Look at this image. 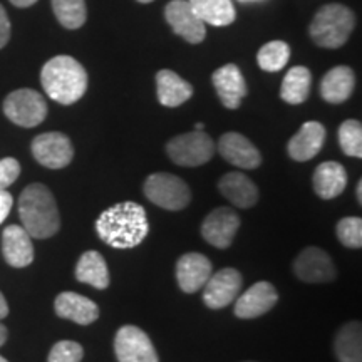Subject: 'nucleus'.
<instances>
[{
	"mask_svg": "<svg viewBox=\"0 0 362 362\" xmlns=\"http://www.w3.org/2000/svg\"><path fill=\"white\" fill-rule=\"evenodd\" d=\"M339 242L349 248L362 247V220L359 216H347L342 218L336 226Z\"/></svg>",
	"mask_w": 362,
	"mask_h": 362,
	"instance_id": "obj_32",
	"label": "nucleus"
},
{
	"mask_svg": "<svg viewBox=\"0 0 362 362\" xmlns=\"http://www.w3.org/2000/svg\"><path fill=\"white\" fill-rule=\"evenodd\" d=\"M21 165L16 158H4L0 160V189H7L19 178Z\"/></svg>",
	"mask_w": 362,
	"mask_h": 362,
	"instance_id": "obj_34",
	"label": "nucleus"
},
{
	"mask_svg": "<svg viewBox=\"0 0 362 362\" xmlns=\"http://www.w3.org/2000/svg\"><path fill=\"white\" fill-rule=\"evenodd\" d=\"M356 25V17L349 7L342 4L324 6L310 24V37L317 45L337 49L347 42Z\"/></svg>",
	"mask_w": 362,
	"mask_h": 362,
	"instance_id": "obj_4",
	"label": "nucleus"
},
{
	"mask_svg": "<svg viewBox=\"0 0 362 362\" xmlns=\"http://www.w3.org/2000/svg\"><path fill=\"white\" fill-rule=\"evenodd\" d=\"M139 4H149V2H153V0H138Z\"/></svg>",
	"mask_w": 362,
	"mask_h": 362,
	"instance_id": "obj_42",
	"label": "nucleus"
},
{
	"mask_svg": "<svg viewBox=\"0 0 362 362\" xmlns=\"http://www.w3.org/2000/svg\"><path fill=\"white\" fill-rule=\"evenodd\" d=\"M156 86H158V99L163 106L176 107L187 103L193 96L192 84L181 79L178 74L170 69H163L156 74Z\"/></svg>",
	"mask_w": 362,
	"mask_h": 362,
	"instance_id": "obj_24",
	"label": "nucleus"
},
{
	"mask_svg": "<svg viewBox=\"0 0 362 362\" xmlns=\"http://www.w3.org/2000/svg\"><path fill=\"white\" fill-rule=\"evenodd\" d=\"M356 86V76L351 67L337 66L324 76L320 94L330 104H341L351 98Z\"/></svg>",
	"mask_w": 362,
	"mask_h": 362,
	"instance_id": "obj_23",
	"label": "nucleus"
},
{
	"mask_svg": "<svg viewBox=\"0 0 362 362\" xmlns=\"http://www.w3.org/2000/svg\"><path fill=\"white\" fill-rule=\"evenodd\" d=\"M33 155L39 165L51 170L66 168L74 158L71 139L62 133H44L35 136L33 141Z\"/></svg>",
	"mask_w": 362,
	"mask_h": 362,
	"instance_id": "obj_9",
	"label": "nucleus"
},
{
	"mask_svg": "<svg viewBox=\"0 0 362 362\" xmlns=\"http://www.w3.org/2000/svg\"><path fill=\"white\" fill-rule=\"evenodd\" d=\"M347 187L346 168L337 161H325L314 173V189L322 200H332Z\"/></svg>",
	"mask_w": 362,
	"mask_h": 362,
	"instance_id": "obj_22",
	"label": "nucleus"
},
{
	"mask_svg": "<svg viewBox=\"0 0 362 362\" xmlns=\"http://www.w3.org/2000/svg\"><path fill=\"white\" fill-rule=\"evenodd\" d=\"M334 351L339 362H362L361 322H349L339 329Z\"/></svg>",
	"mask_w": 362,
	"mask_h": 362,
	"instance_id": "obj_27",
	"label": "nucleus"
},
{
	"mask_svg": "<svg viewBox=\"0 0 362 362\" xmlns=\"http://www.w3.org/2000/svg\"><path fill=\"white\" fill-rule=\"evenodd\" d=\"M188 2L205 24L225 27L237 19L232 0H188Z\"/></svg>",
	"mask_w": 362,
	"mask_h": 362,
	"instance_id": "obj_26",
	"label": "nucleus"
},
{
	"mask_svg": "<svg viewBox=\"0 0 362 362\" xmlns=\"http://www.w3.org/2000/svg\"><path fill=\"white\" fill-rule=\"evenodd\" d=\"M76 279L79 282L93 285L94 288L104 291L110 285V270H107L106 260L101 253L96 250L84 252L76 265Z\"/></svg>",
	"mask_w": 362,
	"mask_h": 362,
	"instance_id": "obj_25",
	"label": "nucleus"
},
{
	"mask_svg": "<svg viewBox=\"0 0 362 362\" xmlns=\"http://www.w3.org/2000/svg\"><path fill=\"white\" fill-rule=\"evenodd\" d=\"M11 39V21H8L6 8L0 6V49L6 47Z\"/></svg>",
	"mask_w": 362,
	"mask_h": 362,
	"instance_id": "obj_35",
	"label": "nucleus"
},
{
	"mask_svg": "<svg viewBox=\"0 0 362 362\" xmlns=\"http://www.w3.org/2000/svg\"><path fill=\"white\" fill-rule=\"evenodd\" d=\"M165 17L173 27L175 34L189 44H200L205 39L206 24L193 11L188 0H171L165 8Z\"/></svg>",
	"mask_w": 362,
	"mask_h": 362,
	"instance_id": "obj_12",
	"label": "nucleus"
},
{
	"mask_svg": "<svg viewBox=\"0 0 362 362\" xmlns=\"http://www.w3.org/2000/svg\"><path fill=\"white\" fill-rule=\"evenodd\" d=\"M13 205L12 194L6 192V189H0V223H4V220L7 218L11 214Z\"/></svg>",
	"mask_w": 362,
	"mask_h": 362,
	"instance_id": "obj_36",
	"label": "nucleus"
},
{
	"mask_svg": "<svg viewBox=\"0 0 362 362\" xmlns=\"http://www.w3.org/2000/svg\"><path fill=\"white\" fill-rule=\"evenodd\" d=\"M214 86L218 94L220 101L223 103L225 107L228 110H237L242 104L243 98L247 96L248 89L245 78H243L242 71L235 64H226L220 69H216L211 76Z\"/></svg>",
	"mask_w": 362,
	"mask_h": 362,
	"instance_id": "obj_17",
	"label": "nucleus"
},
{
	"mask_svg": "<svg viewBox=\"0 0 362 362\" xmlns=\"http://www.w3.org/2000/svg\"><path fill=\"white\" fill-rule=\"evenodd\" d=\"M242 2H245V0H242Z\"/></svg>",
	"mask_w": 362,
	"mask_h": 362,
	"instance_id": "obj_44",
	"label": "nucleus"
},
{
	"mask_svg": "<svg viewBox=\"0 0 362 362\" xmlns=\"http://www.w3.org/2000/svg\"><path fill=\"white\" fill-rule=\"evenodd\" d=\"M37 2V0H11L12 6L16 7H21V8H25V7H30L34 6V4Z\"/></svg>",
	"mask_w": 362,
	"mask_h": 362,
	"instance_id": "obj_38",
	"label": "nucleus"
},
{
	"mask_svg": "<svg viewBox=\"0 0 362 362\" xmlns=\"http://www.w3.org/2000/svg\"><path fill=\"white\" fill-rule=\"evenodd\" d=\"M115 352L119 362H160L151 339L136 325H123L117 330Z\"/></svg>",
	"mask_w": 362,
	"mask_h": 362,
	"instance_id": "obj_8",
	"label": "nucleus"
},
{
	"mask_svg": "<svg viewBox=\"0 0 362 362\" xmlns=\"http://www.w3.org/2000/svg\"><path fill=\"white\" fill-rule=\"evenodd\" d=\"M84 356L83 346L74 341H61L54 344L47 362H81Z\"/></svg>",
	"mask_w": 362,
	"mask_h": 362,
	"instance_id": "obj_33",
	"label": "nucleus"
},
{
	"mask_svg": "<svg viewBox=\"0 0 362 362\" xmlns=\"http://www.w3.org/2000/svg\"><path fill=\"white\" fill-rule=\"evenodd\" d=\"M293 272L302 282L307 284L332 282L337 275L332 259L317 247H307L298 253L293 260Z\"/></svg>",
	"mask_w": 362,
	"mask_h": 362,
	"instance_id": "obj_11",
	"label": "nucleus"
},
{
	"mask_svg": "<svg viewBox=\"0 0 362 362\" xmlns=\"http://www.w3.org/2000/svg\"><path fill=\"white\" fill-rule=\"evenodd\" d=\"M52 11L66 29H79L84 25L88 11L84 0H52Z\"/></svg>",
	"mask_w": 362,
	"mask_h": 362,
	"instance_id": "obj_29",
	"label": "nucleus"
},
{
	"mask_svg": "<svg viewBox=\"0 0 362 362\" xmlns=\"http://www.w3.org/2000/svg\"><path fill=\"white\" fill-rule=\"evenodd\" d=\"M0 362H8V361L6 359V357H2V356H0Z\"/></svg>",
	"mask_w": 362,
	"mask_h": 362,
	"instance_id": "obj_43",
	"label": "nucleus"
},
{
	"mask_svg": "<svg viewBox=\"0 0 362 362\" xmlns=\"http://www.w3.org/2000/svg\"><path fill=\"white\" fill-rule=\"evenodd\" d=\"M211 275V262L203 253H185L176 262V280L180 288L187 293H194Z\"/></svg>",
	"mask_w": 362,
	"mask_h": 362,
	"instance_id": "obj_15",
	"label": "nucleus"
},
{
	"mask_svg": "<svg viewBox=\"0 0 362 362\" xmlns=\"http://www.w3.org/2000/svg\"><path fill=\"white\" fill-rule=\"evenodd\" d=\"M96 232L104 243L115 248H134L148 237L146 211L134 202L116 203L96 220Z\"/></svg>",
	"mask_w": 362,
	"mask_h": 362,
	"instance_id": "obj_1",
	"label": "nucleus"
},
{
	"mask_svg": "<svg viewBox=\"0 0 362 362\" xmlns=\"http://www.w3.org/2000/svg\"><path fill=\"white\" fill-rule=\"evenodd\" d=\"M4 112L13 124L22 128H35L47 116V103L37 90L17 89L4 101Z\"/></svg>",
	"mask_w": 362,
	"mask_h": 362,
	"instance_id": "obj_6",
	"label": "nucleus"
},
{
	"mask_svg": "<svg viewBox=\"0 0 362 362\" xmlns=\"http://www.w3.org/2000/svg\"><path fill=\"white\" fill-rule=\"evenodd\" d=\"M339 144L347 156L362 158V126L359 121H344L339 128Z\"/></svg>",
	"mask_w": 362,
	"mask_h": 362,
	"instance_id": "obj_31",
	"label": "nucleus"
},
{
	"mask_svg": "<svg viewBox=\"0 0 362 362\" xmlns=\"http://www.w3.org/2000/svg\"><path fill=\"white\" fill-rule=\"evenodd\" d=\"M240 228V216L232 208H216L203 220L202 235L210 245L216 248H228Z\"/></svg>",
	"mask_w": 362,
	"mask_h": 362,
	"instance_id": "obj_13",
	"label": "nucleus"
},
{
	"mask_svg": "<svg viewBox=\"0 0 362 362\" xmlns=\"http://www.w3.org/2000/svg\"><path fill=\"white\" fill-rule=\"evenodd\" d=\"M144 197L155 205L170 211H178L188 206L192 192L188 185L176 175L155 173L144 181Z\"/></svg>",
	"mask_w": 362,
	"mask_h": 362,
	"instance_id": "obj_5",
	"label": "nucleus"
},
{
	"mask_svg": "<svg viewBox=\"0 0 362 362\" xmlns=\"http://www.w3.org/2000/svg\"><path fill=\"white\" fill-rule=\"evenodd\" d=\"M54 309L61 319L72 320L79 325H89L99 317V307L88 297L76 292H62L56 297Z\"/></svg>",
	"mask_w": 362,
	"mask_h": 362,
	"instance_id": "obj_20",
	"label": "nucleus"
},
{
	"mask_svg": "<svg viewBox=\"0 0 362 362\" xmlns=\"http://www.w3.org/2000/svg\"><path fill=\"white\" fill-rule=\"evenodd\" d=\"M19 216L22 226L33 238H51L61 228L56 198L42 183L29 185L21 193Z\"/></svg>",
	"mask_w": 362,
	"mask_h": 362,
	"instance_id": "obj_2",
	"label": "nucleus"
},
{
	"mask_svg": "<svg viewBox=\"0 0 362 362\" xmlns=\"http://www.w3.org/2000/svg\"><path fill=\"white\" fill-rule=\"evenodd\" d=\"M218 189L232 205L238 208H252L259 202V188L250 178L242 173H226L218 181Z\"/></svg>",
	"mask_w": 362,
	"mask_h": 362,
	"instance_id": "obj_21",
	"label": "nucleus"
},
{
	"mask_svg": "<svg viewBox=\"0 0 362 362\" xmlns=\"http://www.w3.org/2000/svg\"><path fill=\"white\" fill-rule=\"evenodd\" d=\"M168 156L180 166H202L214 158L215 143L203 131L180 134L166 146Z\"/></svg>",
	"mask_w": 362,
	"mask_h": 362,
	"instance_id": "obj_7",
	"label": "nucleus"
},
{
	"mask_svg": "<svg viewBox=\"0 0 362 362\" xmlns=\"http://www.w3.org/2000/svg\"><path fill=\"white\" fill-rule=\"evenodd\" d=\"M357 202H362V180L357 181Z\"/></svg>",
	"mask_w": 362,
	"mask_h": 362,
	"instance_id": "obj_40",
	"label": "nucleus"
},
{
	"mask_svg": "<svg viewBox=\"0 0 362 362\" xmlns=\"http://www.w3.org/2000/svg\"><path fill=\"white\" fill-rule=\"evenodd\" d=\"M279 300V293L270 282H257L245 293L237 297L235 315L240 319H255L274 309Z\"/></svg>",
	"mask_w": 362,
	"mask_h": 362,
	"instance_id": "obj_14",
	"label": "nucleus"
},
{
	"mask_svg": "<svg viewBox=\"0 0 362 362\" xmlns=\"http://www.w3.org/2000/svg\"><path fill=\"white\" fill-rule=\"evenodd\" d=\"M7 337H8V330L4 324H0V347L4 346V344L7 342Z\"/></svg>",
	"mask_w": 362,
	"mask_h": 362,
	"instance_id": "obj_39",
	"label": "nucleus"
},
{
	"mask_svg": "<svg viewBox=\"0 0 362 362\" xmlns=\"http://www.w3.org/2000/svg\"><path fill=\"white\" fill-rule=\"evenodd\" d=\"M291 59V47L284 40H272L257 54V62L267 72L282 71Z\"/></svg>",
	"mask_w": 362,
	"mask_h": 362,
	"instance_id": "obj_30",
	"label": "nucleus"
},
{
	"mask_svg": "<svg viewBox=\"0 0 362 362\" xmlns=\"http://www.w3.org/2000/svg\"><path fill=\"white\" fill-rule=\"evenodd\" d=\"M4 259L11 267L24 269L34 262L33 237L25 232L24 226L8 225L2 233Z\"/></svg>",
	"mask_w": 362,
	"mask_h": 362,
	"instance_id": "obj_18",
	"label": "nucleus"
},
{
	"mask_svg": "<svg viewBox=\"0 0 362 362\" xmlns=\"http://www.w3.org/2000/svg\"><path fill=\"white\" fill-rule=\"evenodd\" d=\"M312 86V74L304 66H296L285 74L280 88V98L288 104H302L307 101Z\"/></svg>",
	"mask_w": 362,
	"mask_h": 362,
	"instance_id": "obj_28",
	"label": "nucleus"
},
{
	"mask_svg": "<svg viewBox=\"0 0 362 362\" xmlns=\"http://www.w3.org/2000/svg\"><path fill=\"white\" fill-rule=\"evenodd\" d=\"M325 143V128L317 121H307L287 144L288 156L296 161H309L319 155Z\"/></svg>",
	"mask_w": 362,
	"mask_h": 362,
	"instance_id": "obj_19",
	"label": "nucleus"
},
{
	"mask_svg": "<svg viewBox=\"0 0 362 362\" xmlns=\"http://www.w3.org/2000/svg\"><path fill=\"white\" fill-rule=\"evenodd\" d=\"M218 151L230 165L243 170H255L262 163V155L255 144L240 133H226L221 136Z\"/></svg>",
	"mask_w": 362,
	"mask_h": 362,
	"instance_id": "obj_16",
	"label": "nucleus"
},
{
	"mask_svg": "<svg viewBox=\"0 0 362 362\" xmlns=\"http://www.w3.org/2000/svg\"><path fill=\"white\" fill-rule=\"evenodd\" d=\"M243 279L238 270L221 269L211 274L206 284L203 285V302L208 309H223L238 297Z\"/></svg>",
	"mask_w": 362,
	"mask_h": 362,
	"instance_id": "obj_10",
	"label": "nucleus"
},
{
	"mask_svg": "<svg viewBox=\"0 0 362 362\" xmlns=\"http://www.w3.org/2000/svg\"><path fill=\"white\" fill-rule=\"evenodd\" d=\"M40 83L49 98L59 104L78 103L88 89V72L71 56H56L40 71Z\"/></svg>",
	"mask_w": 362,
	"mask_h": 362,
	"instance_id": "obj_3",
	"label": "nucleus"
},
{
	"mask_svg": "<svg viewBox=\"0 0 362 362\" xmlns=\"http://www.w3.org/2000/svg\"><path fill=\"white\" fill-rule=\"evenodd\" d=\"M197 131H203V123H198L197 124Z\"/></svg>",
	"mask_w": 362,
	"mask_h": 362,
	"instance_id": "obj_41",
	"label": "nucleus"
},
{
	"mask_svg": "<svg viewBox=\"0 0 362 362\" xmlns=\"http://www.w3.org/2000/svg\"><path fill=\"white\" fill-rule=\"evenodd\" d=\"M7 315H8V304H7L6 297H4V293L0 292V320L6 319Z\"/></svg>",
	"mask_w": 362,
	"mask_h": 362,
	"instance_id": "obj_37",
	"label": "nucleus"
}]
</instances>
